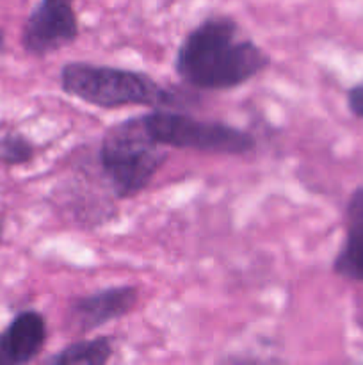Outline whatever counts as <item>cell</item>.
Here are the masks:
<instances>
[{
	"label": "cell",
	"mask_w": 363,
	"mask_h": 365,
	"mask_svg": "<svg viewBox=\"0 0 363 365\" xmlns=\"http://www.w3.org/2000/svg\"><path fill=\"white\" fill-rule=\"evenodd\" d=\"M255 41L241 36L237 21L212 16L192 29L174 57V71L191 88L226 91L246 84L269 66Z\"/></svg>",
	"instance_id": "6da1fadb"
},
{
	"label": "cell",
	"mask_w": 363,
	"mask_h": 365,
	"mask_svg": "<svg viewBox=\"0 0 363 365\" xmlns=\"http://www.w3.org/2000/svg\"><path fill=\"white\" fill-rule=\"evenodd\" d=\"M60 88L66 95L102 109L132 106L169 109L178 106V93L162 88L149 75L103 64H64Z\"/></svg>",
	"instance_id": "7a4b0ae2"
},
{
	"label": "cell",
	"mask_w": 363,
	"mask_h": 365,
	"mask_svg": "<svg viewBox=\"0 0 363 365\" xmlns=\"http://www.w3.org/2000/svg\"><path fill=\"white\" fill-rule=\"evenodd\" d=\"M166 159L164 145L149 134L144 116L110 127L100 145V164L120 198L144 191Z\"/></svg>",
	"instance_id": "3957f363"
},
{
	"label": "cell",
	"mask_w": 363,
	"mask_h": 365,
	"mask_svg": "<svg viewBox=\"0 0 363 365\" xmlns=\"http://www.w3.org/2000/svg\"><path fill=\"white\" fill-rule=\"evenodd\" d=\"M149 134L160 145L178 150L244 155L255 148L251 134L219 121H203L187 114L157 109L144 114Z\"/></svg>",
	"instance_id": "277c9868"
},
{
	"label": "cell",
	"mask_w": 363,
	"mask_h": 365,
	"mask_svg": "<svg viewBox=\"0 0 363 365\" xmlns=\"http://www.w3.org/2000/svg\"><path fill=\"white\" fill-rule=\"evenodd\" d=\"M75 0H39L21 31V46L31 56H48L78 38Z\"/></svg>",
	"instance_id": "5b68a950"
},
{
	"label": "cell",
	"mask_w": 363,
	"mask_h": 365,
	"mask_svg": "<svg viewBox=\"0 0 363 365\" xmlns=\"http://www.w3.org/2000/svg\"><path fill=\"white\" fill-rule=\"evenodd\" d=\"M137 298V289L132 285L107 287L95 294L82 296L70 305L68 323L78 334H88L127 316L135 307Z\"/></svg>",
	"instance_id": "8992f818"
},
{
	"label": "cell",
	"mask_w": 363,
	"mask_h": 365,
	"mask_svg": "<svg viewBox=\"0 0 363 365\" xmlns=\"http://www.w3.org/2000/svg\"><path fill=\"white\" fill-rule=\"evenodd\" d=\"M46 342L45 317L23 310L0 331V365H25L39 356Z\"/></svg>",
	"instance_id": "52a82bcc"
},
{
	"label": "cell",
	"mask_w": 363,
	"mask_h": 365,
	"mask_svg": "<svg viewBox=\"0 0 363 365\" xmlns=\"http://www.w3.org/2000/svg\"><path fill=\"white\" fill-rule=\"evenodd\" d=\"M345 223V241L335 257L333 271L345 280L363 284V185L349 198Z\"/></svg>",
	"instance_id": "ba28073f"
},
{
	"label": "cell",
	"mask_w": 363,
	"mask_h": 365,
	"mask_svg": "<svg viewBox=\"0 0 363 365\" xmlns=\"http://www.w3.org/2000/svg\"><path fill=\"white\" fill-rule=\"evenodd\" d=\"M112 341L109 337L82 339L60 349L48 359L53 365H103L112 356Z\"/></svg>",
	"instance_id": "9c48e42d"
},
{
	"label": "cell",
	"mask_w": 363,
	"mask_h": 365,
	"mask_svg": "<svg viewBox=\"0 0 363 365\" xmlns=\"http://www.w3.org/2000/svg\"><path fill=\"white\" fill-rule=\"evenodd\" d=\"M36 155V146L20 132H6L0 135V163L6 166H23Z\"/></svg>",
	"instance_id": "30bf717a"
},
{
	"label": "cell",
	"mask_w": 363,
	"mask_h": 365,
	"mask_svg": "<svg viewBox=\"0 0 363 365\" xmlns=\"http://www.w3.org/2000/svg\"><path fill=\"white\" fill-rule=\"evenodd\" d=\"M347 107L356 118L363 120V82L352 86L347 91Z\"/></svg>",
	"instance_id": "8fae6325"
},
{
	"label": "cell",
	"mask_w": 363,
	"mask_h": 365,
	"mask_svg": "<svg viewBox=\"0 0 363 365\" xmlns=\"http://www.w3.org/2000/svg\"><path fill=\"white\" fill-rule=\"evenodd\" d=\"M4 46H6V38H4L2 29H0V52H2V50H4Z\"/></svg>",
	"instance_id": "7c38bea8"
},
{
	"label": "cell",
	"mask_w": 363,
	"mask_h": 365,
	"mask_svg": "<svg viewBox=\"0 0 363 365\" xmlns=\"http://www.w3.org/2000/svg\"><path fill=\"white\" fill-rule=\"evenodd\" d=\"M0 241H2V216H0Z\"/></svg>",
	"instance_id": "4fadbf2b"
}]
</instances>
